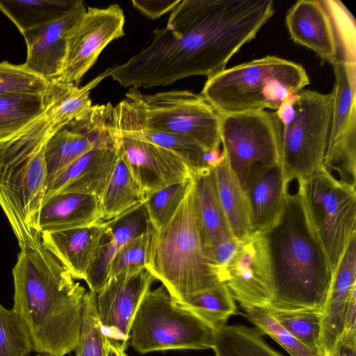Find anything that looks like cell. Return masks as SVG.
Instances as JSON below:
<instances>
[{"label":"cell","mask_w":356,"mask_h":356,"mask_svg":"<svg viewBox=\"0 0 356 356\" xmlns=\"http://www.w3.org/2000/svg\"><path fill=\"white\" fill-rule=\"evenodd\" d=\"M225 283L243 309L269 307L273 296L272 272L263 232H254L241 241L227 269Z\"/></svg>","instance_id":"cell-15"},{"label":"cell","mask_w":356,"mask_h":356,"mask_svg":"<svg viewBox=\"0 0 356 356\" xmlns=\"http://www.w3.org/2000/svg\"><path fill=\"white\" fill-rule=\"evenodd\" d=\"M214 330L177 303L161 284L149 289L132 321L129 341L140 354L212 348Z\"/></svg>","instance_id":"cell-8"},{"label":"cell","mask_w":356,"mask_h":356,"mask_svg":"<svg viewBox=\"0 0 356 356\" xmlns=\"http://www.w3.org/2000/svg\"><path fill=\"white\" fill-rule=\"evenodd\" d=\"M245 317L264 334L270 336L291 356H321L313 352L280 325L269 313L268 307L243 309Z\"/></svg>","instance_id":"cell-39"},{"label":"cell","mask_w":356,"mask_h":356,"mask_svg":"<svg viewBox=\"0 0 356 356\" xmlns=\"http://www.w3.org/2000/svg\"><path fill=\"white\" fill-rule=\"evenodd\" d=\"M192 179L172 184L146 195L143 204L153 228L160 229L172 218L187 193Z\"/></svg>","instance_id":"cell-35"},{"label":"cell","mask_w":356,"mask_h":356,"mask_svg":"<svg viewBox=\"0 0 356 356\" xmlns=\"http://www.w3.org/2000/svg\"><path fill=\"white\" fill-rule=\"evenodd\" d=\"M356 288V235L350 240L332 277L322 314L321 355L328 356L343 330L346 307Z\"/></svg>","instance_id":"cell-21"},{"label":"cell","mask_w":356,"mask_h":356,"mask_svg":"<svg viewBox=\"0 0 356 356\" xmlns=\"http://www.w3.org/2000/svg\"><path fill=\"white\" fill-rule=\"evenodd\" d=\"M282 124L275 111L220 115L222 150L242 188L262 169L281 163Z\"/></svg>","instance_id":"cell-10"},{"label":"cell","mask_w":356,"mask_h":356,"mask_svg":"<svg viewBox=\"0 0 356 356\" xmlns=\"http://www.w3.org/2000/svg\"><path fill=\"white\" fill-rule=\"evenodd\" d=\"M330 131L323 167L351 187L356 185V63L337 60Z\"/></svg>","instance_id":"cell-12"},{"label":"cell","mask_w":356,"mask_h":356,"mask_svg":"<svg viewBox=\"0 0 356 356\" xmlns=\"http://www.w3.org/2000/svg\"><path fill=\"white\" fill-rule=\"evenodd\" d=\"M105 337L97 314L96 294L86 291L76 356H106Z\"/></svg>","instance_id":"cell-36"},{"label":"cell","mask_w":356,"mask_h":356,"mask_svg":"<svg viewBox=\"0 0 356 356\" xmlns=\"http://www.w3.org/2000/svg\"><path fill=\"white\" fill-rule=\"evenodd\" d=\"M193 178L197 216L205 248L232 238L219 201L213 170H204Z\"/></svg>","instance_id":"cell-25"},{"label":"cell","mask_w":356,"mask_h":356,"mask_svg":"<svg viewBox=\"0 0 356 356\" xmlns=\"http://www.w3.org/2000/svg\"><path fill=\"white\" fill-rule=\"evenodd\" d=\"M241 241L232 237L211 247L205 248L206 255L211 267L222 282H225L227 269L234 258Z\"/></svg>","instance_id":"cell-41"},{"label":"cell","mask_w":356,"mask_h":356,"mask_svg":"<svg viewBox=\"0 0 356 356\" xmlns=\"http://www.w3.org/2000/svg\"><path fill=\"white\" fill-rule=\"evenodd\" d=\"M127 347L113 339L105 337L106 356H127Z\"/></svg>","instance_id":"cell-46"},{"label":"cell","mask_w":356,"mask_h":356,"mask_svg":"<svg viewBox=\"0 0 356 356\" xmlns=\"http://www.w3.org/2000/svg\"><path fill=\"white\" fill-rule=\"evenodd\" d=\"M49 103V92L0 96V142L13 137L42 115Z\"/></svg>","instance_id":"cell-32"},{"label":"cell","mask_w":356,"mask_h":356,"mask_svg":"<svg viewBox=\"0 0 356 356\" xmlns=\"http://www.w3.org/2000/svg\"><path fill=\"white\" fill-rule=\"evenodd\" d=\"M108 221L41 234L43 245L75 280H85L95 261Z\"/></svg>","instance_id":"cell-19"},{"label":"cell","mask_w":356,"mask_h":356,"mask_svg":"<svg viewBox=\"0 0 356 356\" xmlns=\"http://www.w3.org/2000/svg\"><path fill=\"white\" fill-rule=\"evenodd\" d=\"M296 97L297 95L287 97L282 102L275 111L282 124V127L289 124L294 118Z\"/></svg>","instance_id":"cell-44"},{"label":"cell","mask_w":356,"mask_h":356,"mask_svg":"<svg viewBox=\"0 0 356 356\" xmlns=\"http://www.w3.org/2000/svg\"><path fill=\"white\" fill-rule=\"evenodd\" d=\"M50 81L38 76L24 64L15 65L8 61L0 63V96L45 95Z\"/></svg>","instance_id":"cell-38"},{"label":"cell","mask_w":356,"mask_h":356,"mask_svg":"<svg viewBox=\"0 0 356 356\" xmlns=\"http://www.w3.org/2000/svg\"><path fill=\"white\" fill-rule=\"evenodd\" d=\"M118 153L117 141L114 144L97 147L86 152L49 185L44 200L65 193L91 194L100 200Z\"/></svg>","instance_id":"cell-20"},{"label":"cell","mask_w":356,"mask_h":356,"mask_svg":"<svg viewBox=\"0 0 356 356\" xmlns=\"http://www.w3.org/2000/svg\"><path fill=\"white\" fill-rule=\"evenodd\" d=\"M33 351L30 334L20 316L0 303V356H29Z\"/></svg>","instance_id":"cell-37"},{"label":"cell","mask_w":356,"mask_h":356,"mask_svg":"<svg viewBox=\"0 0 356 356\" xmlns=\"http://www.w3.org/2000/svg\"><path fill=\"white\" fill-rule=\"evenodd\" d=\"M13 276V309L28 329L34 351L64 356L75 350L86 289L41 239L20 247Z\"/></svg>","instance_id":"cell-2"},{"label":"cell","mask_w":356,"mask_h":356,"mask_svg":"<svg viewBox=\"0 0 356 356\" xmlns=\"http://www.w3.org/2000/svg\"><path fill=\"white\" fill-rule=\"evenodd\" d=\"M257 327L224 325L213 333V346L216 356H283L263 339Z\"/></svg>","instance_id":"cell-31"},{"label":"cell","mask_w":356,"mask_h":356,"mask_svg":"<svg viewBox=\"0 0 356 356\" xmlns=\"http://www.w3.org/2000/svg\"></svg>","instance_id":"cell-48"},{"label":"cell","mask_w":356,"mask_h":356,"mask_svg":"<svg viewBox=\"0 0 356 356\" xmlns=\"http://www.w3.org/2000/svg\"><path fill=\"white\" fill-rule=\"evenodd\" d=\"M275 13L271 0H181L165 26L110 76L124 88H150L226 69Z\"/></svg>","instance_id":"cell-1"},{"label":"cell","mask_w":356,"mask_h":356,"mask_svg":"<svg viewBox=\"0 0 356 356\" xmlns=\"http://www.w3.org/2000/svg\"><path fill=\"white\" fill-rule=\"evenodd\" d=\"M309 83L300 65L275 56L225 69L207 79L201 94L220 114L270 109Z\"/></svg>","instance_id":"cell-7"},{"label":"cell","mask_w":356,"mask_h":356,"mask_svg":"<svg viewBox=\"0 0 356 356\" xmlns=\"http://www.w3.org/2000/svg\"><path fill=\"white\" fill-rule=\"evenodd\" d=\"M274 318L296 339L321 355L323 312L316 310H278L268 307Z\"/></svg>","instance_id":"cell-34"},{"label":"cell","mask_w":356,"mask_h":356,"mask_svg":"<svg viewBox=\"0 0 356 356\" xmlns=\"http://www.w3.org/2000/svg\"><path fill=\"white\" fill-rule=\"evenodd\" d=\"M175 300L213 330L226 325L228 318L236 313L234 299L225 282L212 289L187 296L179 300Z\"/></svg>","instance_id":"cell-33"},{"label":"cell","mask_w":356,"mask_h":356,"mask_svg":"<svg viewBox=\"0 0 356 356\" xmlns=\"http://www.w3.org/2000/svg\"><path fill=\"white\" fill-rule=\"evenodd\" d=\"M111 129L115 137L148 142L172 152L185 163L193 176L209 169L204 160L207 152L199 145L188 138L145 127Z\"/></svg>","instance_id":"cell-30"},{"label":"cell","mask_w":356,"mask_h":356,"mask_svg":"<svg viewBox=\"0 0 356 356\" xmlns=\"http://www.w3.org/2000/svg\"><path fill=\"white\" fill-rule=\"evenodd\" d=\"M270 257V308L323 312L332 281L324 248L307 215L300 188L287 185L281 210L264 231Z\"/></svg>","instance_id":"cell-3"},{"label":"cell","mask_w":356,"mask_h":356,"mask_svg":"<svg viewBox=\"0 0 356 356\" xmlns=\"http://www.w3.org/2000/svg\"><path fill=\"white\" fill-rule=\"evenodd\" d=\"M181 1H137L132 0L133 6L151 19H156L172 11Z\"/></svg>","instance_id":"cell-42"},{"label":"cell","mask_w":356,"mask_h":356,"mask_svg":"<svg viewBox=\"0 0 356 356\" xmlns=\"http://www.w3.org/2000/svg\"><path fill=\"white\" fill-rule=\"evenodd\" d=\"M312 225L326 253L332 275L356 235V191L323 167L297 181Z\"/></svg>","instance_id":"cell-9"},{"label":"cell","mask_w":356,"mask_h":356,"mask_svg":"<svg viewBox=\"0 0 356 356\" xmlns=\"http://www.w3.org/2000/svg\"><path fill=\"white\" fill-rule=\"evenodd\" d=\"M147 241L148 230L121 249L109 265L108 280L126 269L145 267Z\"/></svg>","instance_id":"cell-40"},{"label":"cell","mask_w":356,"mask_h":356,"mask_svg":"<svg viewBox=\"0 0 356 356\" xmlns=\"http://www.w3.org/2000/svg\"><path fill=\"white\" fill-rule=\"evenodd\" d=\"M333 95L302 90L293 121L282 127L281 165L287 182L300 181L323 168Z\"/></svg>","instance_id":"cell-11"},{"label":"cell","mask_w":356,"mask_h":356,"mask_svg":"<svg viewBox=\"0 0 356 356\" xmlns=\"http://www.w3.org/2000/svg\"><path fill=\"white\" fill-rule=\"evenodd\" d=\"M81 0H0V11L25 32L58 20L72 12Z\"/></svg>","instance_id":"cell-29"},{"label":"cell","mask_w":356,"mask_h":356,"mask_svg":"<svg viewBox=\"0 0 356 356\" xmlns=\"http://www.w3.org/2000/svg\"><path fill=\"white\" fill-rule=\"evenodd\" d=\"M287 182L281 165L276 163L253 175L243 191L249 207L254 232H262L279 214Z\"/></svg>","instance_id":"cell-24"},{"label":"cell","mask_w":356,"mask_h":356,"mask_svg":"<svg viewBox=\"0 0 356 356\" xmlns=\"http://www.w3.org/2000/svg\"><path fill=\"white\" fill-rule=\"evenodd\" d=\"M219 201L234 237L244 241L254 232L246 195L227 160L213 168Z\"/></svg>","instance_id":"cell-26"},{"label":"cell","mask_w":356,"mask_h":356,"mask_svg":"<svg viewBox=\"0 0 356 356\" xmlns=\"http://www.w3.org/2000/svg\"><path fill=\"white\" fill-rule=\"evenodd\" d=\"M343 331L356 332V288L353 290L348 302Z\"/></svg>","instance_id":"cell-45"},{"label":"cell","mask_w":356,"mask_h":356,"mask_svg":"<svg viewBox=\"0 0 356 356\" xmlns=\"http://www.w3.org/2000/svg\"><path fill=\"white\" fill-rule=\"evenodd\" d=\"M150 222L143 202L119 216L108 220L97 254L85 282L96 293L107 282L108 267L115 256L134 238L145 233Z\"/></svg>","instance_id":"cell-22"},{"label":"cell","mask_w":356,"mask_h":356,"mask_svg":"<svg viewBox=\"0 0 356 356\" xmlns=\"http://www.w3.org/2000/svg\"><path fill=\"white\" fill-rule=\"evenodd\" d=\"M115 138L119 151L145 195L193 177L188 166L172 152L143 140Z\"/></svg>","instance_id":"cell-16"},{"label":"cell","mask_w":356,"mask_h":356,"mask_svg":"<svg viewBox=\"0 0 356 356\" xmlns=\"http://www.w3.org/2000/svg\"><path fill=\"white\" fill-rule=\"evenodd\" d=\"M102 220L99 198L91 194L65 193L44 200L39 216L40 233L97 224Z\"/></svg>","instance_id":"cell-23"},{"label":"cell","mask_w":356,"mask_h":356,"mask_svg":"<svg viewBox=\"0 0 356 356\" xmlns=\"http://www.w3.org/2000/svg\"><path fill=\"white\" fill-rule=\"evenodd\" d=\"M328 356H356V332L343 331Z\"/></svg>","instance_id":"cell-43"},{"label":"cell","mask_w":356,"mask_h":356,"mask_svg":"<svg viewBox=\"0 0 356 356\" xmlns=\"http://www.w3.org/2000/svg\"><path fill=\"white\" fill-rule=\"evenodd\" d=\"M156 280L145 267H133L109 278L95 293L97 314L106 337L127 346L132 321Z\"/></svg>","instance_id":"cell-14"},{"label":"cell","mask_w":356,"mask_h":356,"mask_svg":"<svg viewBox=\"0 0 356 356\" xmlns=\"http://www.w3.org/2000/svg\"><path fill=\"white\" fill-rule=\"evenodd\" d=\"M124 12L118 4L88 7L68 35L63 68L56 80L79 86L103 49L124 35Z\"/></svg>","instance_id":"cell-13"},{"label":"cell","mask_w":356,"mask_h":356,"mask_svg":"<svg viewBox=\"0 0 356 356\" xmlns=\"http://www.w3.org/2000/svg\"><path fill=\"white\" fill-rule=\"evenodd\" d=\"M118 150L116 161L100 198L104 221L125 213L143 203L146 197L118 147Z\"/></svg>","instance_id":"cell-28"},{"label":"cell","mask_w":356,"mask_h":356,"mask_svg":"<svg viewBox=\"0 0 356 356\" xmlns=\"http://www.w3.org/2000/svg\"><path fill=\"white\" fill-rule=\"evenodd\" d=\"M285 24L291 39L314 51L332 65L338 60L339 44L325 0H300L287 11Z\"/></svg>","instance_id":"cell-18"},{"label":"cell","mask_w":356,"mask_h":356,"mask_svg":"<svg viewBox=\"0 0 356 356\" xmlns=\"http://www.w3.org/2000/svg\"><path fill=\"white\" fill-rule=\"evenodd\" d=\"M29 356H52L48 354H44V353H38L34 355H29Z\"/></svg>","instance_id":"cell-47"},{"label":"cell","mask_w":356,"mask_h":356,"mask_svg":"<svg viewBox=\"0 0 356 356\" xmlns=\"http://www.w3.org/2000/svg\"><path fill=\"white\" fill-rule=\"evenodd\" d=\"M86 11L81 1L65 17L23 33L27 49L25 67L48 81L57 79L63 68L68 35Z\"/></svg>","instance_id":"cell-17"},{"label":"cell","mask_w":356,"mask_h":356,"mask_svg":"<svg viewBox=\"0 0 356 356\" xmlns=\"http://www.w3.org/2000/svg\"><path fill=\"white\" fill-rule=\"evenodd\" d=\"M49 105L20 132L0 142V206L19 247L41 239L39 216L47 189L44 149L55 133Z\"/></svg>","instance_id":"cell-4"},{"label":"cell","mask_w":356,"mask_h":356,"mask_svg":"<svg viewBox=\"0 0 356 356\" xmlns=\"http://www.w3.org/2000/svg\"><path fill=\"white\" fill-rule=\"evenodd\" d=\"M111 69L106 70L81 87L57 80L50 81L49 109L54 132L92 108L90 91L104 79L110 76Z\"/></svg>","instance_id":"cell-27"},{"label":"cell","mask_w":356,"mask_h":356,"mask_svg":"<svg viewBox=\"0 0 356 356\" xmlns=\"http://www.w3.org/2000/svg\"><path fill=\"white\" fill-rule=\"evenodd\" d=\"M125 96L112 107V129L145 127L188 138L207 153L220 148V115L202 95L188 90L149 95L131 87Z\"/></svg>","instance_id":"cell-6"},{"label":"cell","mask_w":356,"mask_h":356,"mask_svg":"<svg viewBox=\"0 0 356 356\" xmlns=\"http://www.w3.org/2000/svg\"><path fill=\"white\" fill-rule=\"evenodd\" d=\"M145 268L176 300L223 283L206 255L196 211L193 178L169 222L160 229L150 224Z\"/></svg>","instance_id":"cell-5"}]
</instances>
